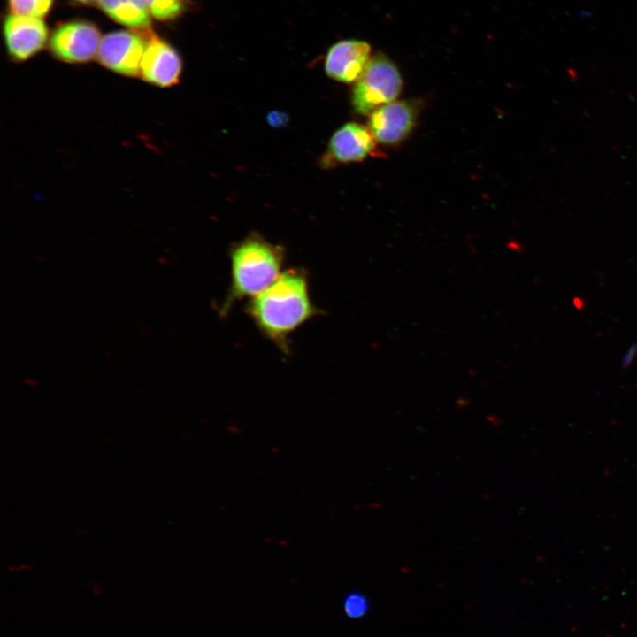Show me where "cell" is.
<instances>
[{
	"label": "cell",
	"instance_id": "obj_7",
	"mask_svg": "<svg viewBox=\"0 0 637 637\" xmlns=\"http://www.w3.org/2000/svg\"><path fill=\"white\" fill-rule=\"evenodd\" d=\"M417 116L416 104L408 100H395L369 115L368 128L377 142L395 145L410 134L416 124Z\"/></svg>",
	"mask_w": 637,
	"mask_h": 637
},
{
	"label": "cell",
	"instance_id": "obj_2",
	"mask_svg": "<svg viewBox=\"0 0 637 637\" xmlns=\"http://www.w3.org/2000/svg\"><path fill=\"white\" fill-rule=\"evenodd\" d=\"M284 249L258 234H250L230 251L231 284L221 313L240 300L255 297L282 273Z\"/></svg>",
	"mask_w": 637,
	"mask_h": 637
},
{
	"label": "cell",
	"instance_id": "obj_15",
	"mask_svg": "<svg viewBox=\"0 0 637 637\" xmlns=\"http://www.w3.org/2000/svg\"><path fill=\"white\" fill-rule=\"evenodd\" d=\"M76 1H79V2H81V3H91V2H93V1H95V0H76Z\"/></svg>",
	"mask_w": 637,
	"mask_h": 637
},
{
	"label": "cell",
	"instance_id": "obj_3",
	"mask_svg": "<svg viewBox=\"0 0 637 637\" xmlns=\"http://www.w3.org/2000/svg\"><path fill=\"white\" fill-rule=\"evenodd\" d=\"M402 88V76L395 63L382 54L373 56L353 87L354 111L360 115H370L395 101Z\"/></svg>",
	"mask_w": 637,
	"mask_h": 637
},
{
	"label": "cell",
	"instance_id": "obj_10",
	"mask_svg": "<svg viewBox=\"0 0 637 637\" xmlns=\"http://www.w3.org/2000/svg\"><path fill=\"white\" fill-rule=\"evenodd\" d=\"M4 38L10 56L23 61L39 51L46 42L48 32L40 18L12 14L4 27Z\"/></svg>",
	"mask_w": 637,
	"mask_h": 637
},
{
	"label": "cell",
	"instance_id": "obj_4",
	"mask_svg": "<svg viewBox=\"0 0 637 637\" xmlns=\"http://www.w3.org/2000/svg\"><path fill=\"white\" fill-rule=\"evenodd\" d=\"M145 47L143 39L134 33H111L101 39L97 59L100 64L115 73L135 77L140 73Z\"/></svg>",
	"mask_w": 637,
	"mask_h": 637
},
{
	"label": "cell",
	"instance_id": "obj_11",
	"mask_svg": "<svg viewBox=\"0 0 637 637\" xmlns=\"http://www.w3.org/2000/svg\"><path fill=\"white\" fill-rule=\"evenodd\" d=\"M100 7L114 20L127 27L148 29L150 10L145 0H98Z\"/></svg>",
	"mask_w": 637,
	"mask_h": 637
},
{
	"label": "cell",
	"instance_id": "obj_5",
	"mask_svg": "<svg viewBox=\"0 0 637 637\" xmlns=\"http://www.w3.org/2000/svg\"><path fill=\"white\" fill-rule=\"evenodd\" d=\"M375 141L368 127L355 122L346 123L330 138L320 164L330 168L335 165L363 161L375 150Z\"/></svg>",
	"mask_w": 637,
	"mask_h": 637
},
{
	"label": "cell",
	"instance_id": "obj_13",
	"mask_svg": "<svg viewBox=\"0 0 637 637\" xmlns=\"http://www.w3.org/2000/svg\"><path fill=\"white\" fill-rule=\"evenodd\" d=\"M151 15L157 19L166 20L175 18L182 10L180 0H145Z\"/></svg>",
	"mask_w": 637,
	"mask_h": 637
},
{
	"label": "cell",
	"instance_id": "obj_1",
	"mask_svg": "<svg viewBox=\"0 0 637 637\" xmlns=\"http://www.w3.org/2000/svg\"><path fill=\"white\" fill-rule=\"evenodd\" d=\"M248 313L259 330L283 351L293 332L318 314L303 270L282 272L265 290L253 297Z\"/></svg>",
	"mask_w": 637,
	"mask_h": 637
},
{
	"label": "cell",
	"instance_id": "obj_14",
	"mask_svg": "<svg viewBox=\"0 0 637 637\" xmlns=\"http://www.w3.org/2000/svg\"><path fill=\"white\" fill-rule=\"evenodd\" d=\"M342 607L347 617L360 618L368 612L369 601L361 592L352 591L345 595Z\"/></svg>",
	"mask_w": 637,
	"mask_h": 637
},
{
	"label": "cell",
	"instance_id": "obj_6",
	"mask_svg": "<svg viewBox=\"0 0 637 637\" xmlns=\"http://www.w3.org/2000/svg\"><path fill=\"white\" fill-rule=\"evenodd\" d=\"M100 34L88 22H72L58 27L50 48L55 57L67 63H84L97 55Z\"/></svg>",
	"mask_w": 637,
	"mask_h": 637
},
{
	"label": "cell",
	"instance_id": "obj_9",
	"mask_svg": "<svg viewBox=\"0 0 637 637\" xmlns=\"http://www.w3.org/2000/svg\"><path fill=\"white\" fill-rule=\"evenodd\" d=\"M182 61L177 51L157 36L146 43L142 58V78L155 86L167 88L176 85L180 78Z\"/></svg>",
	"mask_w": 637,
	"mask_h": 637
},
{
	"label": "cell",
	"instance_id": "obj_8",
	"mask_svg": "<svg viewBox=\"0 0 637 637\" xmlns=\"http://www.w3.org/2000/svg\"><path fill=\"white\" fill-rule=\"evenodd\" d=\"M371 46L358 39L334 43L327 51L325 71L330 78L343 83L356 82L371 59Z\"/></svg>",
	"mask_w": 637,
	"mask_h": 637
},
{
	"label": "cell",
	"instance_id": "obj_12",
	"mask_svg": "<svg viewBox=\"0 0 637 637\" xmlns=\"http://www.w3.org/2000/svg\"><path fill=\"white\" fill-rule=\"evenodd\" d=\"M52 0H9L12 14L42 18L49 12Z\"/></svg>",
	"mask_w": 637,
	"mask_h": 637
}]
</instances>
